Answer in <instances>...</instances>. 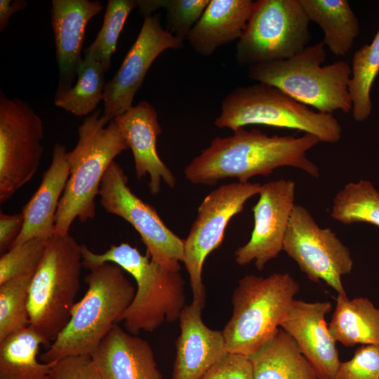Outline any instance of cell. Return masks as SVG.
Segmentation results:
<instances>
[{
	"mask_svg": "<svg viewBox=\"0 0 379 379\" xmlns=\"http://www.w3.org/2000/svg\"><path fill=\"white\" fill-rule=\"evenodd\" d=\"M329 332L335 342L345 347L379 345V309L366 298L349 299L338 294Z\"/></svg>",
	"mask_w": 379,
	"mask_h": 379,
	"instance_id": "cb8c5ba5",
	"label": "cell"
},
{
	"mask_svg": "<svg viewBox=\"0 0 379 379\" xmlns=\"http://www.w3.org/2000/svg\"><path fill=\"white\" fill-rule=\"evenodd\" d=\"M27 4L25 0H0V31L6 29L13 14L25 9Z\"/></svg>",
	"mask_w": 379,
	"mask_h": 379,
	"instance_id": "74e56055",
	"label": "cell"
},
{
	"mask_svg": "<svg viewBox=\"0 0 379 379\" xmlns=\"http://www.w3.org/2000/svg\"><path fill=\"white\" fill-rule=\"evenodd\" d=\"M326 59L325 45L321 41L288 59L251 65L248 77L274 86L319 112L348 113L352 109L348 88L351 65L338 60L322 66Z\"/></svg>",
	"mask_w": 379,
	"mask_h": 379,
	"instance_id": "5b68a950",
	"label": "cell"
},
{
	"mask_svg": "<svg viewBox=\"0 0 379 379\" xmlns=\"http://www.w3.org/2000/svg\"><path fill=\"white\" fill-rule=\"evenodd\" d=\"M66 147L55 143L48 168L43 173L38 189L25 205L24 224L12 246L34 238L48 240L55 235V220L60 200L69 176Z\"/></svg>",
	"mask_w": 379,
	"mask_h": 379,
	"instance_id": "44dd1931",
	"label": "cell"
},
{
	"mask_svg": "<svg viewBox=\"0 0 379 379\" xmlns=\"http://www.w3.org/2000/svg\"><path fill=\"white\" fill-rule=\"evenodd\" d=\"M24 224L21 212L13 215L0 213V251L1 253L8 251L20 234Z\"/></svg>",
	"mask_w": 379,
	"mask_h": 379,
	"instance_id": "8d00e7d4",
	"label": "cell"
},
{
	"mask_svg": "<svg viewBox=\"0 0 379 379\" xmlns=\"http://www.w3.org/2000/svg\"><path fill=\"white\" fill-rule=\"evenodd\" d=\"M283 251L310 281L321 280L338 294H346L342 277L352 270L350 251L331 228L319 226L303 206L294 205Z\"/></svg>",
	"mask_w": 379,
	"mask_h": 379,
	"instance_id": "4fadbf2b",
	"label": "cell"
},
{
	"mask_svg": "<svg viewBox=\"0 0 379 379\" xmlns=\"http://www.w3.org/2000/svg\"><path fill=\"white\" fill-rule=\"evenodd\" d=\"M47 241L34 238L3 253L0 258V284L19 277H33L43 258Z\"/></svg>",
	"mask_w": 379,
	"mask_h": 379,
	"instance_id": "d6a6232c",
	"label": "cell"
},
{
	"mask_svg": "<svg viewBox=\"0 0 379 379\" xmlns=\"http://www.w3.org/2000/svg\"><path fill=\"white\" fill-rule=\"evenodd\" d=\"M310 20L299 0H258L237 41L239 65L288 59L308 46Z\"/></svg>",
	"mask_w": 379,
	"mask_h": 379,
	"instance_id": "9c48e42d",
	"label": "cell"
},
{
	"mask_svg": "<svg viewBox=\"0 0 379 379\" xmlns=\"http://www.w3.org/2000/svg\"><path fill=\"white\" fill-rule=\"evenodd\" d=\"M331 309L330 301L294 299L279 326L295 341L319 379H333L341 363L325 320Z\"/></svg>",
	"mask_w": 379,
	"mask_h": 379,
	"instance_id": "2e32d148",
	"label": "cell"
},
{
	"mask_svg": "<svg viewBox=\"0 0 379 379\" xmlns=\"http://www.w3.org/2000/svg\"><path fill=\"white\" fill-rule=\"evenodd\" d=\"M91 357L103 379H162L149 343L117 324Z\"/></svg>",
	"mask_w": 379,
	"mask_h": 379,
	"instance_id": "ffe728a7",
	"label": "cell"
},
{
	"mask_svg": "<svg viewBox=\"0 0 379 379\" xmlns=\"http://www.w3.org/2000/svg\"><path fill=\"white\" fill-rule=\"evenodd\" d=\"M79 140L67 153L69 176L55 220V235L69 234L78 219L85 222L95 215V199L110 164L129 147L114 119L108 124L100 110L87 116L78 128Z\"/></svg>",
	"mask_w": 379,
	"mask_h": 379,
	"instance_id": "277c9868",
	"label": "cell"
},
{
	"mask_svg": "<svg viewBox=\"0 0 379 379\" xmlns=\"http://www.w3.org/2000/svg\"><path fill=\"white\" fill-rule=\"evenodd\" d=\"M102 9L99 1H52L51 23L59 69L56 94L72 87L82 60L81 51L87 25Z\"/></svg>",
	"mask_w": 379,
	"mask_h": 379,
	"instance_id": "ac0fdd59",
	"label": "cell"
},
{
	"mask_svg": "<svg viewBox=\"0 0 379 379\" xmlns=\"http://www.w3.org/2000/svg\"><path fill=\"white\" fill-rule=\"evenodd\" d=\"M248 358L253 379H319L295 341L280 327Z\"/></svg>",
	"mask_w": 379,
	"mask_h": 379,
	"instance_id": "603a6c76",
	"label": "cell"
},
{
	"mask_svg": "<svg viewBox=\"0 0 379 379\" xmlns=\"http://www.w3.org/2000/svg\"><path fill=\"white\" fill-rule=\"evenodd\" d=\"M81 250L86 268L112 263L134 278L137 290L121 319L126 331L138 335L141 331H154L165 321L179 319L186 305L185 281L179 271L161 267L128 243L112 245L102 253L84 244Z\"/></svg>",
	"mask_w": 379,
	"mask_h": 379,
	"instance_id": "3957f363",
	"label": "cell"
},
{
	"mask_svg": "<svg viewBox=\"0 0 379 379\" xmlns=\"http://www.w3.org/2000/svg\"><path fill=\"white\" fill-rule=\"evenodd\" d=\"M349 92L352 116L357 122L366 120L372 112L371 90L379 73V28L372 42L354 53Z\"/></svg>",
	"mask_w": 379,
	"mask_h": 379,
	"instance_id": "83f0119b",
	"label": "cell"
},
{
	"mask_svg": "<svg viewBox=\"0 0 379 379\" xmlns=\"http://www.w3.org/2000/svg\"><path fill=\"white\" fill-rule=\"evenodd\" d=\"M330 215L343 224L365 222L379 227V192L366 180L347 183L335 195Z\"/></svg>",
	"mask_w": 379,
	"mask_h": 379,
	"instance_id": "f1b7e54d",
	"label": "cell"
},
{
	"mask_svg": "<svg viewBox=\"0 0 379 379\" xmlns=\"http://www.w3.org/2000/svg\"><path fill=\"white\" fill-rule=\"evenodd\" d=\"M299 290L286 272L240 279L232 293V316L222 331L227 352L253 354L279 328Z\"/></svg>",
	"mask_w": 379,
	"mask_h": 379,
	"instance_id": "8992f818",
	"label": "cell"
},
{
	"mask_svg": "<svg viewBox=\"0 0 379 379\" xmlns=\"http://www.w3.org/2000/svg\"><path fill=\"white\" fill-rule=\"evenodd\" d=\"M214 124L233 131L253 124L295 129L330 144L341 139L343 131L332 114L313 111L278 88L259 82L229 93Z\"/></svg>",
	"mask_w": 379,
	"mask_h": 379,
	"instance_id": "52a82bcc",
	"label": "cell"
},
{
	"mask_svg": "<svg viewBox=\"0 0 379 379\" xmlns=\"http://www.w3.org/2000/svg\"><path fill=\"white\" fill-rule=\"evenodd\" d=\"M114 119L132 151L137 178L149 175L148 187L153 195L159 193L162 181L173 189L175 177L157 150V140L161 128L154 107L142 100Z\"/></svg>",
	"mask_w": 379,
	"mask_h": 379,
	"instance_id": "e0dca14e",
	"label": "cell"
},
{
	"mask_svg": "<svg viewBox=\"0 0 379 379\" xmlns=\"http://www.w3.org/2000/svg\"><path fill=\"white\" fill-rule=\"evenodd\" d=\"M310 21L324 32L322 42L335 55L345 56L360 32L359 20L347 0H299Z\"/></svg>",
	"mask_w": 379,
	"mask_h": 379,
	"instance_id": "d4e9b609",
	"label": "cell"
},
{
	"mask_svg": "<svg viewBox=\"0 0 379 379\" xmlns=\"http://www.w3.org/2000/svg\"><path fill=\"white\" fill-rule=\"evenodd\" d=\"M81 245L69 234L47 241L41 263L31 279L27 306L30 326L48 346L66 326L80 288Z\"/></svg>",
	"mask_w": 379,
	"mask_h": 379,
	"instance_id": "ba28073f",
	"label": "cell"
},
{
	"mask_svg": "<svg viewBox=\"0 0 379 379\" xmlns=\"http://www.w3.org/2000/svg\"><path fill=\"white\" fill-rule=\"evenodd\" d=\"M200 379H253L252 364L248 357L228 352Z\"/></svg>",
	"mask_w": 379,
	"mask_h": 379,
	"instance_id": "d590c367",
	"label": "cell"
},
{
	"mask_svg": "<svg viewBox=\"0 0 379 379\" xmlns=\"http://www.w3.org/2000/svg\"><path fill=\"white\" fill-rule=\"evenodd\" d=\"M137 8L136 0H109L102 27L94 41L84 50V58L94 59L102 65L105 72L111 68V58L131 12Z\"/></svg>",
	"mask_w": 379,
	"mask_h": 379,
	"instance_id": "f546056e",
	"label": "cell"
},
{
	"mask_svg": "<svg viewBox=\"0 0 379 379\" xmlns=\"http://www.w3.org/2000/svg\"><path fill=\"white\" fill-rule=\"evenodd\" d=\"M260 182L221 185L204 199L184 240L185 265L190 278L192 302L204 308L206 300L202 269L207 256L222 244L230 219L242 212L245 203L260 191Z\"/></svg>",
	"mask_w": 379,
	"mask_h": 379,
	"instance_id": "30bf717a",
	"label": "cell"
},
{
	"mask_svg": "<svg viewBox=\"0 0 379 379\" xmlns=\"http://www.w3.org/2000/svg\"><path fill=\"white\" fill-rule=\"evenodd\" d=\"M210 0H136L145 17L158 8L166 11L167 31L184 41L198 22Z\"/></svg>",
	"mask_w": 379,
	"mask_h": 379,
	"instance_id": "1f68e13d",
	"label": "cell"
},
{
	"mask_svg": "<svg viewBox=\"0 0 379 379\" xmlns=\"http://www.w3.org/2000/svg\"><path fill=\"white\" fill-rule=\"evenodd\" d=\"M333 379H379V345L359 347L350 360L340 363Z\"/></svg>",
	"mask_w": 379,
	"mask_h": 379,
	"instance_id": "836d02e7",
	"label": "cell"
},
{
	"mask_svg": "<svg viewBox=\"0 0 379 379\" xmlns=\"http://www.w3.org/2000/svg\"><path fill=\"white\" fill-rule=\"evenodd\" d=\"M48 379H103L91 355L70 356L53 361Z\"/></svg>",
	"mask_w": 379,
	"mask_h": 379,
	"instance_id": "e575fe53",
	"label": "cell"
},
{
	"mask_svg": "<svg viewBox=\"0 0 379 379\" xmlns=\"http://www.w3.org/2000/svg\"><path fill=\"white\" fill-rule=\"evenodd\" d=\"M183 47L184 41L161 27L158 15L145 16L121 67L106 82L102 98L105 121L108 124L133 107L135 95L142 86L148 69L162 52Z\"/></svg>",
	"mask_w": 379,
	"mask_h": 379,
	"instance_id": "5bb4252c",
	"label": "cell"
},
{
	"mask_svg": "<svg viewBox=\"0 0 379 379\" xmlns=\"http://www.w3.org/2000/svg\"><path fill=\"white\" fill-rule=\"evenodd\" d=\"M202 309L192 302L180 314L172 379H200L228 353L222 331L211 329L204 324Z\"/></svg>",
	"mask_w": 379,
	"mask_h": 379,
	"instance_id": "d6986e66",
	"label": "cell"
},
{
	"mask_svg": "<svg viewBox=\"0 0 379 379\" xmlns=\"http://www.w3.org/2000/svg\"><path fill=\"white\" fill-rule=\"evenodd\" d=\"M98 195L107 213L124 219L139 233L152 262L168 270H180L184 240L164 223L154 207L130 190L127 176L115 161L103 176Z\"/></svg>",
	"mask_w": 379,
	"mask_h": 379,
	"instance_id": "7c38bea8",
	"label": "cell"
},
{
	"mask_svg": "<svg viewBox=\"0 0 379 379\" xmlns=\"http://www.w3.org/2000/svg\"><path fill=\"white\" fill-rule=\"evenodd\" d=\"M258 202L253 207L254 225L248 241L234 251L239 265L254 262L258 270L283 251L291 215L295 204V182L280 179L261 185Z\"/></svg>",
	"mask_w": 379,
	"mask_h": 379,
	"instance_id": "9a60e30c",
	"label": "cell"
},
{
	"mask_svg": "<svg viewBox=\"0 0 379 379\" xmlns=\"http://www.w3.org/2000/svg\"><path fill=\"white\" fill-rule=\"evenodd\" d=\"M88 286L72 308L66 326L41 356L49 363L70 356L91 355L111 328L121 321L135 288L124 270L112 263L92 267Z\"/></svg>",
	"mask_w": 379,
	"mask_h": 379,
	"instance_id": "7a4b0ae2",
	"label": "cell"
},
{
	"mask_svg": "<svg viewBox=\"0 0 379 379\" xmlns=\"http://www.w3.org/2000/svg\"><path fill=\"white\" fill-rule=\"evenodd\" d=\"M251 0H210L187 36L192 49L210 56L220 46L239 40L251 15Z\"/></svg>",
	"mask_w": 379,
	"mask_h": 379,
	"instance_id": "7402d4cb",
	"label": "cell"
},
{
	"mask_svg": "<svg viewBox=\"0 0 379 379\" xmlns=\"http://www.w3.org/2000/svg\"><path fill=\"white\" fill-rule=\"evenodd\" d=\"M40 117L20 99L0 96V203L8 201L36 173L44 152Z\"/></svg>",
	"mask_w": 379,
	"mask_h": 379,
	"instance_id": "8fae6325",
	"label": "cell"
},
{
	"mask_svg": "<svg viewBox=\"0 0 379 379\" xmlns=\"http://www.w3.org/2000/svg\"><path fill=\"white\" fill-rule=\"evenodd\" d=\"M41 345H48L32 326L0 342V379H48L53 362H41Z\"/></svg>",
	"mask_w": 379,
	"mask_h": 379,
	"instance_id": "484cf974",
	"label": "cell"
},
{
	"mask_svg": "<svg viewBox=\"0 0 379 379\" xmlns=\"http://www.w3.org/2000/svg\"><path fill=\"white\" fill-rule=\"evenodd\" d=\"M32 277L0 284V342L30 326L28 289Z\"/></svg>",
	"mask_w": 379,
	"mask_h": 379,
	"instance_id": "4dcf8cb0",
	"label": "cell"
},
{
	"mask_svg": "<svg viewBox=\"0 0 379 379\" xmlns=\"http://www.w3.org/2000/svg\"><path fill=\"white\" fill-rule=\"evenodd\" d=\"M105 72L100 62L84 58L77 69L75 85L65 92L55 93V105L78 117L88 116L103 98Z\"/></svg>",
	"mask_w": 379,
	"mask_h": 379,
	"instance_id": "4316f807",
	"label": "cell"
},
{
	"mask_svg": "<svg viewBox=\"0 0 379 379\" xmlns=\"http://www.w3.org/2000/svg\"><path fill=\"white\" fill-rule=\"evenodd\" d=\"M320 142L315 135H267L258 129L240 128L227 137L215 138L185 166L186 179L194 185H215L226 178L246 183L255 175H268L290 166L319 177V166L307 152Z\"/></svg>",
	"mask_w": 379,
	"mask_h": 379,
	"instance_id": "6da1fadb",
	"label": "cell"
}]
</instances>
